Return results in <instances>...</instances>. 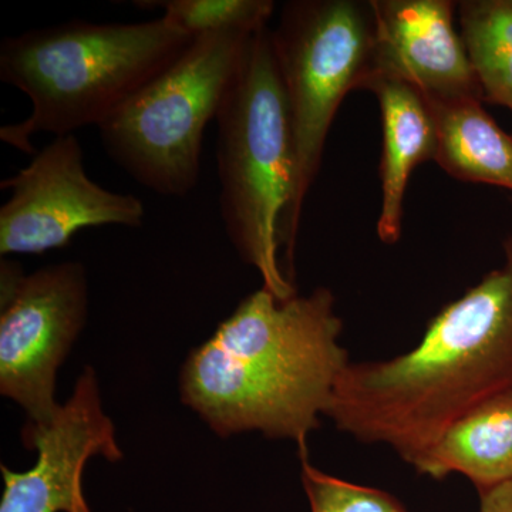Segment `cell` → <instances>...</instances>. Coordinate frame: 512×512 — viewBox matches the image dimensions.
<instances>
[{"label": "cell", "mask_w": 512, "mask_h": 512, "mask_svg": "<svg viewBox=\"0 0 512 512\" xmlns=\"http://www.w3.org/2000/svg\"><path fill=\"white\" fill-rule=\"evenodd\" d=\"M503 265L433 319L420 342L386 360L350 362L326 419L413 466L454 423L512 390V232Z\"/></svg>", "instance_id": "obj_1"}, {"label": "cell", "mask_w": 512, "mask_h": 512, "mask_svg": "<svg viewBox=\"0 0 512 512\" xmlns=\"http://www.w3.org/2000/svg\"><path fill=\"white\" fill-rule=\"evenodd\" d=\"M342 332L330 289L279 301L261 288L191 350L181 400L222 439L258 431L308 448L352 362Z\"/></svg>", "instance_id": "obj_2"}, {"label": "cell", "mask_w": 512, "mask_h": 512, "mask_svg": "<svg viewBox=\"0 0 512 512\" xmlns=\"http://www.w3.org/2000/svg\"><path fill=\"white\" fill-rule=\"evenodd\" d=\"M195 37L170 20L100 23L72 20L6 37L0 80L28 96L25 120L0 128V140L35 156L37 134L69 136L106 123L178 59Z\"/></svg>", "instance_id": "obj_3"}, {"label": "cell", "mask_w": 512, "mask_h": 512, "mask_svg": "<svg viewBox=\"0 0 512 512\" xmlns=\"http://www.w3.org/2000/svg\"><path fill=\"white\" fill-rule=\"evenodd\" d=\"M215 121L222 224L239 258L261 275L262 288L286 301L298 293L279 244L291 200L293 141L269 26L252 36Z\"/></svg>", "instance_id": "obj_4"}, {"label": "cell", "mask_w": 512, "mask_h": 512, "mask_svg": "<svg viewBox=\"0 0 512 512\" xmlns=\"http://www.w3.org/2000/svg\"><path fill=\"white\" fill-rule=\"evenodd\" d=\"M293 141L291 200L279 222L288 278L306 195L318 177L330 126L346 94L363 90L373 72L375 18L359 0H292L271 28Z\"/></svg>", "instance_id": "obj_5"}, {"label": "cell", "mask_w": 512, "mask_h": 512, "mask_svg": "<svg viewBox=\"0 0 512 512\" xmlns=\"http://www.w3.org/2000/svg\"><path fill=\"white\" fill-rule=\"evenodd\" d=\"M258 30L195 37L168 69L101 124L107 156L147 190L164 197L190 194L200 181L205 128L217 120Z\"/></svg>", "instance_id": "obj_6"}, {"label": "cell", "mask_w": 512, "mask_h": 512, "mask_svg": "<svg viewBox=\"0 0 512 512\" xmlns=\"http://www.w3.org/2000/svg\"><path fill=\"white\" fill-rule=\"evenodd\" d=\"M89 282L80 262L23 274L0 265V394L26 413L22 437L55 419L57 370L86 326Z\"/></svg>", "instance_id": "obj_7"}, {"label": "cell", "mask_w": 512, "mask_h": 512, "mask_svg": "<svg viewBox=\"0 0 512 512\" xmlns=\"http://www.w3.org/2000/svg\"><path fill=\"white\" fill-rule=\"evenodd\" d=\"M76 134L55 137L26 167L0 183L12 192L0 208V254L37 255L63 248L84 228H140L146 210L136 195L94 183Z\"/></svg>", "instance_id": "obj_8"}, {"label": "cell", "mask_w": 512, "mask_h": 512, "mask_svg": "<svg viewBox=\"0 0 512 512\" xmlns=\"http://www.w3.org/2000/svg\"><path fill=\"white\" fill-rule=\"evenodd\" d=\"M22 440L37 451L36 464L28 471L0 466L5 481L0 512H90L83 493L87 461L101 456L117 463L123 458L116 427L103 410L97 373L90 366L84 367L55 419Z\"/></svg>", "instance_id": "obj_9"}, {"label": "cell", "mask_w": 512, "mask_h": 512, "mask_svg": "<svg viewBox=\"0 0 512 512\" xmlns=\"http://www.w3.org/2000/svg\"><path fill=\"white\" fill-rule=\"evenodd\" d=\"M370 3L375 18V47L369 80L376 76L402 80L429 101H483L466 46L454 23L457 2Z\"/></svg>", "instance_id": "obj_10"}, {"label": "cell", "mask_w": 512, "mask_h": 512, "mask_svg": "<svg viewBox=\"0 0 512 512\" xmlns=\"http://www.w3.org/2000/svg\"><path fill=\"white\" fill-rule=\"evenodd\" d=\"M375 94L382 114V208L377 237L394 245L402 237L403 207L414 168L434 161L437 126L426 97L412 84L390 77H372L365 89Z\"/></svg>", "instance_id": "obj_11"}, {"label": "cell", "mask_w": 512, "mask_h": 512, "mask_svg": "<svg viewBox=\"0 0 512 512\" xmlns=\"http://www.w3.org/2000/svg\"><path fill=\"white\" fill-rule=\"evenodd\" d=\"M412 467L436 481L460 474L478 493L512 480V390L454 421Z\"/></svg>", "instance_id": "obj_12"}, {"label": "cell", "mask_w": 512, "mask_h": 512, "mask_svg": "<svg viewBox=\"0 0 512 512\" xmlns=\"http://www.w3.org/2000/svg\"><path fill=\"white\" fill-rule=\"evenodd\" d=\"M437 126L434 161L456 180L512 191V134L481 100L429 101Z\"/></svg>", "instance_id": "obj_13"}, {"label": "cell", "mask_w": 512, "mask_h": 512, "mask_svg": "<svg viewBox=\"0 0 512 512\" xmlns=\"http://www.w3.org/2000/svg\"><path fill=\"white\" fill-rule=\"evenodd\" d=\"M457 10L483 103L512 113V0H464Z\"/></svg>", "instance_id": "obj_14"}, {"label": "cell", "mask_w": 512, "mask_h": 512, "mask_svg": "<svg viewBox=\"0 0 512 512\" xmlns=\"http://www.w3.org/2000/svg\"><path fill=\"white\" fill-rule=\"evenodd\" d=\"M134 5L163 10L165 19L194 37L222 29H262L275 10L272 0H151Z\"/></svg>", "instance_id": "obj_15"}, {"label": "cell", "mask_w": 512, "mask_h": 512, "mask_svg": "<svg viewBox=\"0 0 512 512\" xmlns=\"http://www.w3.org/2000/svg\"><path fill=\"white\" fill-rule=\"evenodd\" d=\"M301 480L311 512H410L387 491L352 483L313 466L308 448L299 450Z\"/></svg>", "instance_id": "obj_16"}, {"label": "cell", "mask_w": 512, "mask_h": 512, "mask_svg": "<svg viewBox=\"0 0 512 512\" xmlns=\"http://www.w3.org/2000/svg\"><path fill=\"white\" fill-rule=\"evenodd\" d=\"M478 495H480L478 512H512V480Z\"/></svg>", "instance_id": "obj_17"}]
</instances>
